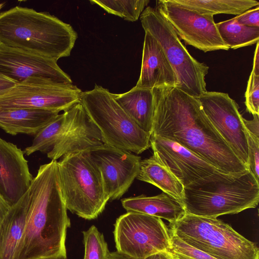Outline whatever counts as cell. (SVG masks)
Returning <instances> with one entry per match:
<instances>
[{
  "label": "cell",
  "mask_w": 259,
  "mask_h": 259,
  "mask_svg": "<svg viewBox=\"0 0 259 259\" xmlns=\"http://www.w3.org/2000/svg\"><path fill=\"white\" fill-rule=\"evenodd\" d=\"M16 82L0 73V93L14 87Z\"/></svg>",
  "instance_id": "cell-34"
},
{
  "label": "cell",
  "mask_w": 259,
  "mask_h": 259,
  "mask_svg": "<svg viewBox=\"0 0 259 259\" xmlns=\"http://www.w3.org/2000/svg\"><path fill=\"white\" fill-rule=\"evenodd\" d=\"M145 259H170L165 252H161L151 255Z\"/></svg>",
  "instance_id": "cell-38"
},
{
  "label": "cell",
  "mask_w": 259,
  "mask_h": 259,
  "mask_svg": "<svg viewBox=\"0 0 259 259\" xmlns=\"http://www.w3.org/2000/svg\"><path fill=\"white\" fill-rule=\"evenodd\" d=\"M150 143L154 158L171 172L184 187L218 170L209 162L175 142L151 135Z\"/></svg>",
  "instance_id": "cell-14"
},
{
  "label": "cell",
  "mask_w": 259,
  "mask_h": 259,
  "mask_svg": "<svg viewBox=\"0 0 259 259\" xmlns=\"http://www.w3.org/2000/svg\"><path fill=\"white\" fill-rule=\"evenodd\" d=\"M170 246L165 253L170 259H217L188 245L170 232Z\"/></svg>",
  "instance_id": "cell-29"
},
{
  "label": "cell",
  "mask_w": 259,
  "mask_h": 259,
  "mask_svg": "<svg viewBox=\"0 0 259 259\" xmlns=\"http://www.w3.org/2000/svg\"><path fill=\"white\" fill-rule=\"evenodd\" d=\"M5 3H0V10L4 6Z\"/></svg>",
  "instance_id": "cell-39"
},
{
  "label": "cell",
  "mask_w": 259,
  "mask_h": 259,
  "mask_svg": "<svg viewBox=\"0 0 259 259\" xmlns=\"http://www.w3.org/2000/svg\"><path fill=\"white\" fill-rule=\"evenodd\" d=\"M77 34L49 13L20 6L0 13V46L57 61L70 55Z\"/></svg>",
  "instance_id": "cell-3"
},
{
  "label": "cell",
  "mask_w": 259,
  "mask_h": 259,
  "mask_svg": "<svg viewBox=\"0 0 259 259\" xmlns=\"http://www.w3.org/2000/svg\"><path fill=\"white\" fill-rule=\"evenodd\" d=\"M84 259H107L110 252L104 235L94 225L82 232Z\"/></svg>",
  "instance_id": "cell-28"
},
{
  "label": "cell",
  "mask_w": 259,
  "mask_h": 259,
  "mask_svg": "<svg viewBox=\"0 0 259 259\" xmlns=\"http://www.w3.org/2000/svg\"><path fill=\"white\" fill-rule=\"evenodd\" d=\"M127 211L152 215L172 223L182 218L186 211L183 204L166 193L152 196L141 195L121 200Z\"/></svg>",
  "instance_id": "cell-20"
},
{
  "label": "cell",
  "mask_w": 259,
  "mask_h": 259,
  "mask_svg": "<svg viewBox=\"0 0 259 259\" xmlns=\"http://www.w3.org/2000/svg\"><path fill=\"white\" fill-rule=\"evenodd\" d=\"M168 227L179 239L217 259H259L255 243L217 218L186 213Z\"/></svg>",
  "instance_id": "cell-5"
},
{
  "label": "cell",
  "mask_w": 259,
  "mask_h": 259,
  "mask_svg": "<svg viewBox=\"0 0 259 259\" xmlns=\"http://www.w3.org/2000/svg\"><path fill=\"white\" fill-rule=\"evenodd\" d=\"M151 135L175 142L228 174L247 169L210 121L197 98L174 86L153 88Z\"/></svg>",
  "instance_id": "cell-1"
},
{
  "label": "cell",
  "mask_w": 259,
  "mask_h": 259,
  "mask_svg": "<svg viewBox=\"0 0 259 259\" xmlns=\"http://www.w3.org/2000/svg\"><path fill=\"white\" fill-rule=\"evenodd\" d=\"M248 144V169L258 181L259 138L247 131Z\"/></svg>",
  "instance_id": "cell-31"
},
{
  "label": "cell",
  "mask_w": 259,
  "mask_h": 259,
  "mask_svg": "<svg viewBox=\"0 0 259 259\" xmlns=\"http://www.w3.org/2000/svg\"><path fill=\"white\" fill-rule=\"evenodd\" d=\"M107 259H137L119 251L110 252Z\"/></svg>",
  "instance_id": "cell-37"
},
{
  "label": "cell",
  "mask_w": 259,
  "mask_h": 259,
  "mask_svg": "<svg viewBox=\"0 0 259 259\" xmlns=\"http://www.w3.org/2000/svg\"><path fill=\"white\" fill-rule=\"evenodd\" d=\"M69 123L47 156L57 160L71 153L89 150L105 144L102 134L80 103L67 110Z\"/></svg>",
  "instance_id": "cell-16"
},
{
  "label": "cell",
  "mask_w": 259,
  "mask_h": 259,
  "mask_svg": "<svg viewBox=\"0 0 259 259\" xmlns=\"http://www.w3.org/2000/svg\"><path fill=\"white\" fill-rule=\"evenodd\" d=\"M92 4L99 6L108 13L118 16L125 20H138L149 0H91Z\"/></svg>",
  "instance_id": "cell-27"
},
{
  "label": "cell",
  "mask_w": 259,
  "mask_h": 259,
  "mask_svg": "<svg viewBox=\"0 0 259 259\" xmlns=\"http://www.w3.org/2000/svg\"><path fill=\"white\" fill-rule=\"evenodd\" d=\"M220 35L230 49H237L256 44L259 40V27L243 25L235 18L216 23Z\"/></svg>",
  "instance_id": "cell-25"
},
{
  "label": "cell",
  "mask_w": 259,
  "mask_h": 259,
  "mask_svg": "<svg viewBox=\"0 0 259 259\" xmlns=\"http://www.w3.org/2000/svg\"><path fill=\"white\" fill-rule=\"evenodd\" d=\"M235 18L240 24L259 27V6L246 11Z\"/></svg>",
  "instance_id": "cell-32"
},
{
  "label": "cell",
  "mask_w": 259,
  "mask_h": 259,
  "mask_svg": "<svg viewBox=\"0 0 259 259\" xmlns=\"http://www.w3.org/2000/svg\"><path fill=\"white\" fill-rule=\"evenodd\" d=\"M156 7L187 45L204 52L229 49L220 35L213 15L187 9L171 0L157 1Z\"/></svg>",
  "instance_id": "cell-11"
},
{
  "label": "cell",
  "mask_w": 259,
  "mask_h": 259,
  "mask_svg": "<svg viewBox=\"0 0 259 259\" xmlns=\"http://www.w3.org/2000/svg\"><path fill=\"white\" fill-rule=\"evenodd\" d=\"M82 92L72 83L30 77L0 93V109L23 108L65 111L80 103Z\"/></svg>",
  "instance_id": "cell-10"
},
{
  "label": "cell",
  "mask_w": 259,
  "mask_h": 259,
  "mask_svg": "<svg viewBox=\"0 0 259 259\" xmlns=\"http://www.w3.org/2000/svg\"><path fill=\"white\" fill-rule=\"evenodd\" d=\"M69 120L67 110L59 114L37 133L31 145L25 149L24 153L29 156L36 151H50L64 132Z\"/></svg>",
  "instance_id": "cell-26"
},
{
  "label": "cell",
  "mask_w": 259,
  "mask_h": 259,
  "mask_svg": "<svg viewBox=\"0 0 259 259\" xmlns=\"http://www.w3.org/2000/svg\"><path fill=\"white\" fill-rule=\"evenodd\" d=\"M174 3L201 14L239 15L259 6L255 0H171Z\"/></svg>",
  "instance_id": "cell-24"
},
{
  "label": "cell",
  "mask_w": 259,
  "mask_h": 259,
  "mask_svg": "<svg viewBox=\"0 0 259 259\" xmlns=\"http://www.w3.org/2000/svg\"><path fill=\"white\" fill-rule=\"evenodd\" d=\"M145 32L141 69L136 87L147 89L176 87V74L163 50L149 32Z\"/></svg>",
  "instance_id": "cell-18"
},
{
  "label": "cell",
  "mask_w": 259,
  "mask_h": 259,
  "mask_svg": "<svg viewBox=\"0 0 259 259\" xmlns=\"http://www.w3.org/2000/svg\"><path fill=\"white\" fill-rule=\"evenodd\" d=\"M197 99L212 124L247 168V130L237 103L228 94L218 92L207 91Z\"/></svg>",
  "instance_id": "cell-12"
},
{
  "label": "cell",
  "mask_w": 259,
  "mask_h": 259,
  "mask_svg": "<svg viewBox=\"0 0 259 259\" xmlns=\"http://www.w3.org/2000/svg\"><path fill=\"white\" fill-rule=\"evenodd\" d=\"M256 48L253 58V67L251 72L256 76H259V44H256Z\"/></svg>",
  "instance_id": "cell-36"
},
{
  "label": "cell",
  "mask_w": 259,
  "mask_h": 259,
  "mask_svg": "<svg viewBox=\"0 0 259 259\" xmlns=\"http://www.w3.org/2000/svg\"><path fill=\"white\" fill-rule=\"evenodd\" d=\"M88 152L100 171L109 200L120 198L137 178L141 157L106 144Z\"/></svg>",
  "instance_id": "cell-13"
},
{
  "label": "cell",
  "mask_w": 259,
  "mask_h": 259,
  "mask_svg": "<svg viewBox=\"0 0 259 259\" xmlns=\"http://www.w3.org/2000/svg\"><path fill=\"white\" fill-rule=\"evenodd\" d=\"M114 227L117 250L137 259L165 252L170 246L169 228L159 218L127 211L116 219Z\"/></svg>",
  "instance_id": "cell-9"
},
{
  "label": "cell",
  "mask_w": 259,
  "mask_h": 259,
  "mask_svg": "<svg viewBox=\"0 0 259 259\" xmlns=\"http://www.w3.org/2000/svg\"><path fill=\"white\" fill-rule=\"evenodd\" d=\"M10 204L0 194V227L2 223L11 207Z\"/></svg>",
  "instance_id": "cell-35"
},
{
  "label": "cell",
  "mask_w": 259,
  "mask_h": 259,
  "mask_svg": "<svg viewBox=\"0 0 259 259\" xmlns=\"http://www.w3.org/2000/svg\"><path fill=\"white\" fill-rule=\"evenodd\" d=\"M59 113L41 109H0V128L12 135L35 136Z\"/></svg>",
  "instance_id": "cell-19"
},
{
  "label": "cell",
  "mask_w": 259,
  "mask_h": 259,
  "mask_svg": "<svg viewBox=\"0 0 259 259\" xmlns=\"http://www.w3.org/2000/svg\"><path fill=\"white\" fill-rule=\"evenodd\" d=\"M29 201L27 190L11 206L0 227V259H13L24 229Z\"/></svg>",
  "instance_id": "cell-21"
},
{
  "label": "cell",
  "mask_w": 259,
  "mask_h": 259,
  "mask_svg": "<svg viewBox=\"0 0 259 259\" xmlns=\"http://www.w3.org/2000/svg\"><path fill=\"white\" fill-rule=\"evenodd\" d=\"M259 115H253L252 120H246L243 118L245 127L249 133L259 138Z\"/></svg>",
  "instance_id": "cell-33"
},
{
  "label": "cell",
  "mask_w": 259,
  "mask_h": 259,
  "mask_svg": "<svg viewBox=\"0 0 259 259\" xmlns=\"http://www.w3.org/2000/svg\"><path fill=\"white\" fill-rule=\"evenodd\" d=\"M113 95L133 120L151 136L154 116L153 89L135 86L127 92Z\"/></svg>",
  "instance_id": "cell-22"
},
{
  "label": "cell",
  "mask_w": 259,
  "mask_h": 259,
  "mask_svg": "<svg viewBox=\"0 0 259 259\" xmlns=\"http://www.w3.org/2000/svg\"><path fill=\"white\" fill-rule=\"evenodd\" d=\"M140 20L145 31L149 32L163 50L176 74V87L196 98L207 92L205 78L208 66L190 55L157 8L146 7Z\"/></svg>",
  "instance_id": "cell-8"
},
{
  "label": "cell",
  "mask_w": 259,
  "mask_h": 259,
  "mask_svg": "<svg viewBox=\"0 0 259 259\" xmlns=\"http://www.w3.org/2000/svg\"><path fill=\"white\" fill-rule=\"evenodd\" d=\"M25 225L13 259H67L68 216L58 161L39 166L28 189Z\"/></svg>",
  "instance_id": "cell-2"
},
{
  "label": "cell",
  "mask_w": 259,
  "mask_h": 259,
  "mask_svg": "<svg viewBox=\"0 0 259 259\" xmlns=\"http://www.w3.org/2000/svg\"><path fill=\"white\" fill-rule=\"evenodd\" d=\"M246 110L253 115H259V76L251 72L245 93Z\"/></svg>",
  "instance_id": "cell-30"
},
{
  "label": "cell",
  "mask_w": 259,
  "mask_h": 259,
  "mask_svg": "<svg viewBox=\"0 0 259 259\" xmlns=\"http://www.w3.org/2000/svg\"><path fill=\"white\" fill-rule=\"evenodd\" d=\"M58 165L67 209L85 220L97 218L109 198L100 171L88 151L67 154Z\"/></svg>",
  "instance_id": "cell-6"
},
{
  "label": "cell",
  "mask_w": 259,
  "mask_h": 259,
  "mask_svg": "<svg viewBox=\"0 0 259 259\" xmlns=\"http://www.w3.org/2000/svg\"><path fill=\"white\" fill-rule=\"evenodd\" d=\"M259 183L248 169L239 174L215 170L184 187L182 203L186 213L217 218L255 208Z\"/></svg>",
  "instance_id": "cell-4"
},
{
  "label": "cell",
  "mask_w": 259,
  "mask_h": 259,
  "mask_svg": "<svg viewBox=\"0 0 259 259\" xmlns=\"http://www.w3.org/2000/svg\"><path fill=\"white\" fill-rule=\"evenodd\" d=\"M24 152L0 138V194L12 205L28 190L33 179Z\"/></svg>",
  "instance_id": "cell-17"
},
{
  "label": "cell",
  "mask_w": 259,
  "mask_h": 259,
  "mask_svg": "<svg viewBox=\"0 0 259 259\" xmlns=\"http://www.w3.org/2000/svg\"><path fill=\"white\" fill-rule=\"evenodd\" d=\"M80 103L106 144L137 154L150 147V135L125 113L108 89L96 84L82 93Z\"/></svg>",
  "instance_id": "cell-7"
},
{
  "label": "cell",
  "mask_w": 259,
  "mask_h": 259,
  "mask_svg": "<svg viewBox=\"0 0 259 259\" xmlns=\"http://www.w3.org/2000/svg\"><path fill=\"white\" fill-rule=\"evenodd\" d=\"M137 179L151 184L182 203L184 187L166 168L152 155L141 160Z\"/></svg>",
  "instance_id": "cell-23"
},
{
  "label": "cell",
  "mask_w": 259,
  "mask_h": 259,
  "mask_svg": "<svg viewBox=\"0 0 259 259\" xmlns=\"http://www.w3.org/2000/svg\"><path fill=\"white\" fill-rule=\"evenodd\" d=\"M55 60L0 46V73L17 83L40 77L62 83H72L71 77Z\"/></svg>",
  "instance_id": "cell-15"
}]
</instances>
